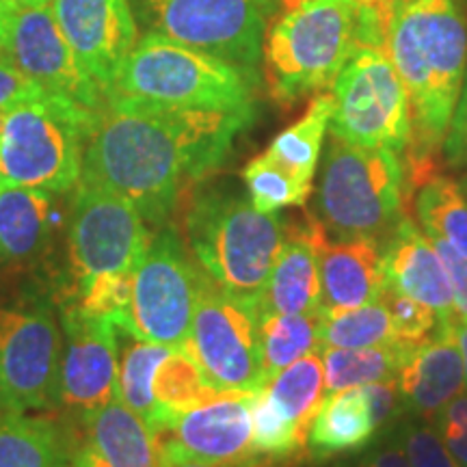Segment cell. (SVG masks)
Returning a JSON list of instances; mask_svg holds the SVG:
<instances>
[{
  "mask_svg": "<svg viewBox=\"0 0 467 467\" xmlns=\"http://www.w3.org/2000/svg\"><path fill=\"white\" fill-rule=\"evenodd\" d=\"M145 31L255 69L273 0H130Z\"/></svg>",
  "mask_w": 467,
  "mask_h": 467,
  "instance_id": "obj_10",
  "label": "cell"
},
{
  "mask_svg": "<svg viewBox=\"0 0 467 467\" xmlns=\"http://www.w3.org/2000/svg\"><path fill=\"white\" fill-rule=\"evenodd\" d=\"M443 161L452 169H467V74L461 87V96L454 107L448 134L441 148Z\"/></svg>",
  "mask_w": 467,
  "mask_h": 467,
  "instance_id": "obj_40",
  "label": "cell"
},
{
  "mask_svg": "<svg viewBox=\"0 0 467 467\" xmlns=\"http://www.w3.org/2000/svg\"><path fill=\"white\" fill-rule=\"evenodd\" d=\"M358 3H364V5H381V3H388V0H358Z\"/></svg>",
  "mask_w": 467,
  "mask_h": 467,
  "instance_id": "obj_48",
  "label": "cell"
},
{
  "mask_svg": "<svg viewBox=\"0 0 467 467\" xmlns=\"http://www.w3.org/2000/svg\"><path fill=\"white\" fill-rule=\"evenodd\" d=\"M331 134L361 148L407 150L409 96L383 48L358 46L334 83Z\"/></svg>",
  "mask_w": 467,
  "mask_h": 467,
  "instance_id": "obj_9",
  "label": "cell"
},
{
  "mask_svg": "<svg viewBox=\"0 0 467 467\" xmlns=\"http://www.w3.org/2000/svg\"><path fill=\"white\" fill-rule=\"evenodd\" d=\"M243 180L247 184L249 202L255 210L266 214H275L292 206H306L307 197L312 195L309 186H303L265 154L247 162L243 169Z\"/></svg>",
  "mask_w": 467,
  "mask_h": 467,
  "instance_id": "obj_35",
  "label": "cell"
},
{
  "mask_svg": "<svg viewBox=\"0 0 467 467\" xmlns=\"http://www.w3.org/2000/svg\"><path fill=\"white\" fill-rule=\"evenodd\" d=\"M162 451L225 467H258L251 394H219L175 413L161 429Z\"/></svg>",
  "mask_w": 467,
  "mask_h": 467,
  "instance_id": "obj_16",
  "label": "cell"
},
{
  "mask_svg": "<svg viewBox=\"0 0 467 467\" xmlns=\"http://www.w3.org/2000/svg\"><path fill=\"white\" fill-rule=\"evenodd\" d=\"M284 416L309 435V426L325 400V368L320 353L296 359L262 385Z\"/></svg>",
  "mask_w": 467,
  "mask_h": 467,
  "instance_id": "obj_28",
  "label": "cell"
},
{
  "mask_svg": "<svg viewBox=\"0 0 467 467\" xmlns=\"http://www.w3.org/2000/svg\"><path fill=\"white\" fill-rule=\"evenodd\" d=\"M162 467H225V465L206 463V461H197V459L184 457V454L162 451Z\"/></svg>",
  "mask_w": 467,
  "mask_h": 467,
  "instance_id": "obj_44",
  "label": "cell"
},
{
  "mask_svg": "<svg viewBox=\"0 0 467 467\" xmlns=\"http://www.w3.org/2000/svg\"><path fill=\"white\" fill-rule=\"evenodd\" d=\"M100 110L39 96L3 110L0 171L7 184L61 195L78 186Z\"/></svg>",
  "mask_w": 467,
  "mask_h": 467,
  "instance_id": "obj_6",
  "label": "cell"
},
{
  "mask_svg": "<svg viewBox=\"0 0 467 467\" xmlns=\"http://www.w3.org/2000/svg\"><path fill=\"white\" fill-rule=\"evenodd\" d=\"M219 394H255L266 383L260 353V307L221 290L203 275L186 342Z\"/></svg>",
  "mask_w": 467,
  "mask_h": 467,
  "instance_id": "obj_11",
  "label": "cell"
},
{
  "mask_svg": "<svg viewBox=\"0 0 467 467\" xmlns=\"http://www.w3.org/2000/svg\"><path fill=\"white\" fill-rule=\"evenodd\" d=\"M331 110H334V96L317 93L306 115L290 128H285L284 132H279L262 154L282 167L285 173H290L292 178L299 180L303 186L312 189L325 134L329 130Z\"/></svg>",
  "mask_w": 467,
  "mask_h": 467,
  "instance_id": "obj_26",
  "label": "cell"
},
{
  "mask_svg": "<svg viewBox=\"0 0 467 467\" xmlns=\"http://www.w3.org/2000/svg\"><path fill=\"white\" fill-rule=\"evenodd\" d=\"M396 440L400 441L411 467H461L437 433L435 424L405 422Z\"/></svg>",
  "mask_w": 467,
  "mask_h": 467,
  "instance_id": "obj_37",
  "label": "cell"
},
{
  "mask_svg": "<svg viewBox=\"0 0 467 467\" xmlns=\"http://www.w3.org/2000/svg\"><path fill=\"white\" fill-rule=\"evenodd\" d=\"M361 389H364L368 409H370L372 422H375L377 431H381L383 426L399 420L400 413L407 409V402L402 399L396 379H392V381L364 385Z\"/></svg>",
  "mask_w": 467,
  "mask_h": 467,
  "instance_id": "obj_39",
  "label": "cell"
},
{
  "mask_svg": "<svg viewBox=\"0 0 467 467\" xmlns=\"http://www.w3.org/2000/svg\"><path fill=\"white\" fill-rule=\"evenodd\" d=\"M7 11H9V5L5 3V0H0V17L7 14Z\"/></svg>",
  "mask_w": 467,
  "mask_h": 467,
  "instance_id": "obj_47",
  "label": "cell"
},
{
  "mask_svg": "<svg viewBox=\"0 0 467 467\" xmlns=\"http://www.w3.org/2000/svg\"><path fill=\"white\" fill-rule=\"evenodd\" d=\"M50 9L80 66L107 93L139 42L130 0H50Z\"/></svg>",
  "mask_w": 467,
  "mask_h": 467,
  "instance_id": "obj_17",
  "label": "cell"
},
{
  "mask_svg": "<svg viewBox=\"0 0 467 467\" xmlns=\"http://www.w3.org/2000/svg\"><path fill=\"white\" fill-rule=\"evenodd\" d=\"M74 467H162L156 431L119 394L100 409L80 413V435L72 437Z\"/></svg>",
  "mask_w": 467,
  "mask_h": 467,
  "instance_id": "obj_18",
  "label": "cell"
},
{
  "mask_svg": "<svg viewBox=\"0 0 467 467\" xmlns=\"http://www.w3.org/2000/svg\"><path fill=\"white\" fill-rule=\"evenodd\" d=\"M394 329L388 307L381 301L366 303L353 309L325 312L320 318V348H370L394 344Z\"/></svg>",
  "mask_w": 467,
  "mask_h": 467,
  "instance_id": "obj_33",
  "label": "cell"
},
{
  "mask_svg": "<svg viewBox=\"0 0 467 467\" xmlns=\"http://www.w3.org/2000/svg\"><path fill=\"white\" fill-rule=\"evenodd\" d=\"M379 301L388 307L396 342L418 347V344L433 337L441 329L440 318H437L433 309L426 307L424 303L411 299V296L402 295V292L392 288V285H383Z\"/></svg>",
  "mask_w": 467,
  "mask_h": 467,
  "instance_id": "obj_36",
  "label": "cell"
},
{
  "mask_svg": "<svg viewBox=\"0 0 467 467\" xmlns=\"http://www.w3.org/2000/svg\"><path fill=\"white\" fill-rule=\"evenodd\" d=\"M433 247L446 266L448 279H451L452 295H454V307L461 320H467V258L459 254L451 243L441 241V238H431Z\"/></svg>",
  "mask_w": 467,
  "mask_h": 467,
  "instance_id": "obj_41",
  "label": "cell"
},
{
  "mask_svg": "<svg viewBox=\"0 0 467 467\" xmlns=\"http://www.w3.org/2000/svg\"><path fill=\"white\" fill-rule=\"evenodd\" d=\"M461 189H463V192H465V195H467V175H465V180H463V182H461Z\"/></svg>",
  "mask_w": 467,
  "mask_h": 467,
  "instance_id": "obj_49",
  "label": "cell"
},
{
  "mask_svg": "<svg viewBox=\"0 0 467 467\" xmlns=\"http://www.w3.org/2000/svg\"><path fill=\"white\" fill-rule=\"evenodd\" d=\"M9 5V9H33V7H42V5L48 3V0H5Z\"/></svg>",
  "mask_w": 467,
  "mask_h": 467,
  "instance_id": "obj_46",
  "label": "cell"
},
{
  "mask_svg": "<svg viewBox=\"0 0 467 467\" xmlns=\"http://www.w3.org/2000/svg\"><path fill=\"white\" fill-rule=\"evenodd\" d=\"M385 284L402 295L431 307L441 329L459 318L446 266L429 236H424L409 217H402L383 247Z\"/></svg>",
  "mask_w": 467,
  "mask_h": 467,
  "instance_id": "obj_19",
  "label": "cell"
},
{
  "mask_svg": "<svg viewBox=\"0 0 467 467\" xmlns=\"http://www.w3.org/2000/svg\"><path fill=\"white\" fill-rule=\"evenodd\" d=\"M364 389L350 388L327 394L307 435V452L318 459L364 451L377 437Z\"/></svg>",
  "mask_w": 467,
  "mask_h": 467,
  "instance_id": "obj_24",
  "label": "cell"
},
{
  "mask_svg": "<svg viewBox=\"0 0 467 467\" xmlns=\"http://www.w3.org/2000/svg\"><path fill=\"white\" fill-rule=\"evenodd\" d=\"M454 337H457L459 348H461V358H463V370H465V388H467V320L457 318L452 325Z\"/></svg>",
  "mask_w": 467,
  "mask_h": 467,
  "instance_id": "obj_45",
  "label": "cell"
},
{
  "mask_svg": "<svg viewBox=\"0 0 467 467\" xmlns=\"http://www.w3.org/2000/svg\"><path fill=\"white\" fill-rule=\"evenodd\" d=\"M52 192L5 182L0 186V266L31 265L52 232Z\"/></svg>",
  "mask_w": 467,
  "mask_h": 467,
  "instance_id": "obj_23",
  "label": "cell"
},
{
  "mask_svg": "<svg viewBox=\"0 0 467 467\" xmlns=\"http://www.w3.org/2000/svg\"><path fill=\"white\" fill-rule=\"evenodd\" d=\"M0 55L46 96L87 110H102L104 91L80 66L48 5L9 9L0 17Z\"/></svg>",
  "mask_w": 467,
  "mask_h": 467,
  "instance_id": "obj_14",
  "label": "cell"
},
{
  "mask_svg": "<svg viewBox=\"0 0 467 467\" xmlns=\"http://www.w3.org/2000/svg\"><path fill=\"white\" fill-rule=\"evenodd\" d=\"M416 214L429 238L451 243L467 258V195L459 182L433 173L418 186Z\"/></svg>",
  "mask_w": 467,
  "mask_h": 467,
  "instance_id": "obj_29",
  "label": "cell"
},
{
  "mask_svg": "<svg viewBox=\"0 0 467 467\" xmlns=\"http://www.w3.org/2000/svg\"><path fill=\"white\" fill-rule=\"evenodd\" d=\"M251 420H254V454L258 467L277 465L307 451V435L284 416L265 388L251 394Z\"/></svg>",
  "mask_w": 467,
  "mask_h": 467,
  "instance_id": "obj_34",
  "label": "cell"
},
{
  "mask_svg": "<svg viewBox=\"0 0 467 467\" xmlns=\"http://www.w3.org/2000/svg\"><path fill=\"white\" fill-rule=\"evenodd\" d=\"M323 309H353L379 299L385 285L383 249L377 238H331L318 241Z\"/></svg>",
  "mask_w": 467,
  "mask_h": 467,
  "instance_id": "obj_21",
  "label": "cell"
},
{
  "mask_svg": "<svg viewBox=\"0 0 467 467\" xmlns=\"http://www.w3.org/2000/svg\"><path fill=\"white\" fill-rule=\"evenodd\" d=\"M396 381L407 409L426 422H433L448 402L463 394V358L452 327L440 329L433 337L409 350Z\"/></svg>",
  "mask_w": 467,
  "mask_h": 467,
  "instance_id": "obj_22",
  "label": "cell"
},
{
  "mask_svg": "<svg viewBox=\"0 0 467 467\" xmlns=\"http://www.w3.org/2000/svg\"><path fill=\"white\" fill-rule=\"evenodd\" d=\"M327 230L318 217L307 214L295 232L285 230L282 254L262 290L260 317H306L323 312L318 241Z\"/></svg>",
  "mask_w": 467,
  "mask_h": 467,
  "instance_id": "obj_20",
  "label": "cell"
},
{
  "mask_svg": "<svg viewBox=\"0 0 467 467\" xmlns=\"http://www.w3.org/2000/svg\"><path fill=\"white\" fill-rule=\"evenodd\" d=\"M383 50L409 96V184L420 186L433 175L465 80L467 28L457 0H392Z\"/></svg>",
  "mask_w": 467,
  "mask_h": 467,
  "instance_id": "obj_2",
  "label": "cell"
},
{
  "mask_svg": "<svg viewBox=\"0 0 467 467\" xmlns=\"http://www.w3.org/2000/svg\"><path fill=\"white\" fill-rule=\"evenodd\" d=\"M124 336L128 342L121 350L119 372H117V394L134 413H139L154 429L161 413L154 396V375L162 359L171 353V348L162 347V344L139 340V337H132L126 331Z\"/></svg>",
  "mask_w": 467,
  "mask_h": 467,
  "instance_id": "obj_30",
  "label": "cell"
},
{
  "mask_svg": "<svg viewBox=\"0 0 467 467\" xmlns=\"http://www.w3.org/2000/svg\"><path fill=\"white\" fill-rule=\"evenodd\" d=\"M399 151L361 148L331 134L318 184V219L331 238H379L402 219Z\"/></svg>",
  "mask_w": 467,
  "mask_h": 467,
  "instance_id": "obj_7",
  "label": "cell"
},
{
  "mask_svg": "<svg viewBox=\"0 0 467 467\" xmlns=\"http://www.w3.org/2000/svg\"><path fill=\"white\" fill-rule=\"evenodd\" d=\"M148 241L145 219L130 202L98 186H76L67 241L74 295L98 279L132 273Z\"/></svg>",
  "mask_w": 467,
  "mask_h": 467,
  "instance_id": "obj_13",
  "label": "cell"
},
{
  "mask_svg": "<svg viewBox=\"0 0 467 467\" xmlns=\"http://www.w3.org/2000/svg\"><path fill=\"white\" fill-rule=\"evenodd\" d=\"M203 275L173 230L150 234L148 247L132 268L130 303L117 329L145 342L184 348Z\"/></svg>",
  "mask_w": 467,
  "mask_h": 467,
  "instance_id": "obj_8",
  "label": "cell"
},
{
  "mask_svg": "<svg viewBox=\"0 0 467 467\" xmlns=\"http://www.w3.org/2000/svg\"><path fill=\"white\" fill-rule=\"evenodd\" d=\"M154 396L161 409L159 422L154 426L156 435H159L167 420L175 413L202 405V402L219 396V392L210 388L197 359L184 347L171 348V353L162 359L154 375Z\"/></svg>",
  "mask_w": 467,
  "mask_h": 467,
  "instance_id": "obj_31",
  "label": "cell"
},
{
  "mask_svg": "<svg viewBox=\"0 0 467 467\" xmlns=\"http://www.w3.org/2000/svg\"><path fill=\"white\" fill-rule=\"evenodd\" d=\"M377 35L375 5L358 0H292L265 35L266 85L290 104L334 87L358 46Z\"/></svg>",
  "mask_w": 467,
  "mask_h": 467,
  "instance_id": "obj_3",
  "label": "cell"
},
{
  "mask_svg": "<svg viewBox=\"0 0 467 467\" xmlns=\"http://www.w3.org/2000/svg\"><path fill=\"white\" fill-rule=\"evenodd\" d=\"M66 348L61 355L58 405L89 413L117 396L119 329L113 320L91 317L72 303L61 312Z\"/></svg>",
  "mask_w": 467,
  "mask_h": 467,
  "instance_id": "obj_15",
  "label": "cell"
},
{
  "mask_svg": "<svg viewBox=\"0 0 467 467\" xmlns=\"http://www.w3.org/2000/svg\"><path fill=\"white\" fill-rule=\"evenodd\" d=\"M437 433L461 467H467V394L448 402L433 420Z\"/></svg>",
  "mask_w": 467,
  "mask_h": 467,
  "instance_id": "obj_38",
  "label": "cell"
},
{
  "mask_svg": "<svg viewBox=\"0 0 467 467\" xmlns=\"http://www.w3.org/2000/svg\"><path fill=\"white\" fill-rule=\"evenodd\" d=\"M255 110L171 109L109 96L85 148L78 184L124 197L162 225L192 182L223 165Z\"/></svg>",
  "mask_w": 467,
  "mask_h": 467,
  "instance_id": "obj_1",
  "label": "cell"
},
{
  "mask_svg": "<svg viewBox=\"0 0 467 467\" xmlns=\"http://www.w3.org/2000/svg\"><path fill=\"white\" fill-rule=\"evenodd\" d=\"M359 467H411V463H409L400 441L392 440L385 443V446L377 448L375 452L368 454V457H364Z\"/></svg>",
  "mask_w": 467,
  "mask_h": 467,
  "instance_id": "obj_43",
  "label": "cell"
},
{
  "mask_svg": "<svg viewBox=\"0 0 467 467\" xmlns=\"http://www.w3.org/2000/svg\"><path fill=\"white\" fill-rule=\"evenodd\" d=\"M5 184V178H3V171H0V186Z\"/></svg>",
  "mask_w": 467,
  "mask_h": 467,
  "instance_id": "obj_50",
  "label": "cell"
},
{
  "mask_svg": "<svg viewBox=\"0 0 467 467\" xmlns=\"http://www.w3.org/2000/svg\"><path fill=\"white\" fill-rule=\"evenodd\" d=\"M39 96H44V91L0 55V113Z\"/></svg>",
  "mask_w": 467,
  "mask_h": 467,
  "instance_id": "obj_42",
  "label": "cell"
},
{
  "mask_svg": "<svg viewBox=\"0 0 467 467\" xmlns=\"http://www.w3.org/2000/svg\"><path fill=\"white\" fill-rule=\"evenodd\" d=\"M258 72L145 33L104 93L197 110H255Z\"/></svg>",
  "mask_w": 467,
  "mask_h": 467,
  "instance_id": "obj_4",
  "label": "cell"
},
{
  "mask_svg": "<svg viewBox=\"0 0 467 467\" xmlns=\"http://www.w3.org/2000/svg\"><path fill=\"white\" fill-rule=\"evenodd\" d=\"M0 467H74L72 437L46 418L0 413Z\"/></svg>",
  "mask_w": 467,
  "mask_h": 467,
  "instance_id": "obj_25",
  "label": "cell"
},
{
  "mask_svg": "<svg viewBox=\"0 0 467 467\" xmlns=\"http://www.w3.org/2000/svg\"><path fill=\"white\" fill-rule=\"evenodd\" d=\"M61 329L44 303H0V413L58 405Z\"/></svg>",
  "mask_w": 467,
  "mask_h": 467,
  "instance_id": "obj_12",
  "label": "cell"
},
{
  "mask_svg": "<svg viewBox=\"0 0 467 467\" xmlns=\"http://www.w3.org/2000/svg\"><path fill=\"white\" fill-rule=\"evenodd\" d=\"M320 318L323 312L306 317H260V353L266 381L296 359L317 353Z\"/></svg>",
  "mask_w": 467,
  "mask_h": 467,
  "instance_id": "obj_32",
  "label": "cell"
},
{
  "mask_svg": "<svg viewBox=\"0 0 467 467\" xmlns=\"http://www.w3.org/2000/svg\"><path fill=\"white\" fill-rule=\"evenodd\" d=\"M409 344H385L370 348H320L325 368V394L364 385L392 381L405 364Z\"/></svg>",
  "mask_w": 467,
  "mask_h": 467,
  "instance_id": "obj_27",
  "label": "cell"
},
{
  "mask_svg": "<svg viewBox=\"0 0 467 467\" xmlns=\"http://www.w3.org/2000/svg\"><path fill=\"white\" fill-rule=\"evenodd\" d=\"M186 243L197 266L243 301H260L285 243L284 221L243 197L208 191L195 195L184 217Z\"/></svg>",
  "mask_w": 467,
  "mask_h": 467,
  "instance_id": "obj_5",
  "label": "cell"
}]
</instances>
